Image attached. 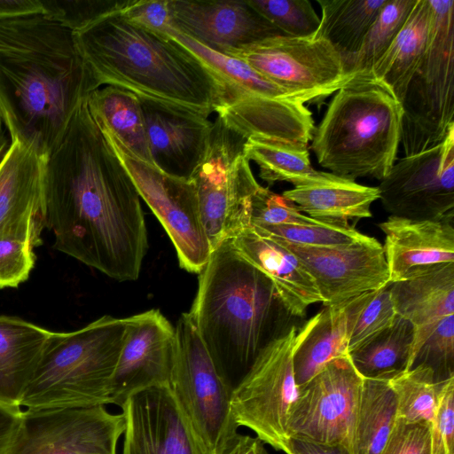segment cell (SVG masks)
Returning <instances> with one entry per match:
<instances>
[{"mask_svg":"<svg viewBox=\"0 0 454 454\" xmlns=\"http://www.w3.org/2000/svg\"><path fill=\"white\" fill-rule=\"evenodd\" d=\"M140 196L86 99L46 160L45 227L54 248L119 280H136L147 251Z\"/></svg>","mask_w":454,"mask_h":454,"instance_id":"cell-1","label":"cell"},{"mask_svg":"<svg viewBox=\"0 0 454 454\" xmlns=\"http://www.w3.org/2000/svg\"><path fill=\"white\" fill-rule=\"evenodd\" d=\"M96 83L74 32L43 14L0 20V116L47 159Z\"/></svg>","mask_w":454,"mask_h":454,"instance_id":"cell-2","label":"cell"},{"mask_svg":"<svg viewBox=\"0 0 454 454\" xmlns=\"http://www.w3.org/2000/svg\"><path fill=\"white\" fill-rule=\"evenodd\" d=\"M74 37L98 89L119 87L207 116L224 103L222 84L196 55L120 12L74 32Z\"/></svg>","mask_w":454,"mask_h":454,"instance_id":"cell-3","label":"cell"},{"mask_svg":"<svg viewBox=\"0 0 454 454\" xmlns=\"http://www.w3.org/2000/svg\"><path fill=\"white\" fill-rule=\"evenodd\" d=\"M189 314L216 369L234 389L294 318L271 280L226 240L200 273Z\"/></svg>","mask_w":454,"mask_h":454,"instance_id":"cell-4","label":"cell"},{"mask_svg":"<svg viewBox=\"0 0 454 454\" xmlns=\"http://www.w3.org/2000/svg\"><path fill=\"white\" fill-rule=\"evenodd\" d=\"M403 108L371 74L354 75L335 92L312 137L320 166L338 176L381 181L395 162Z\"/></svg>","mask_w":454,"mask_h":454,"instance_id":"cell-5","label":"cell"},{"mask_svg":"<svg viewBox=\"0 0 454 454\" xmlns=\"http://www.w3.org/2000/svg\"><path fill=\"white\" fill-rule=\"evenodd\" d=\"M127 328L128 317L106 315L74 332H51L20 406L59 410L110 403Z\"/></svg>","mask_w":454,"mask_h":454,"instance_id":"cell-6","label":"cell"},{"mask_svg":"<svg viewBox=\"0 0 454 454\" xmlns=\"http://www.w3.org/2000/svg\"><path fill=\"white\" fill-rule=\"evenodd\" d=\"M430 4L427 48L401 103L405 156L439 145L454 128V1Z\"/></svg>","mask_w":454,"mask_h":454,"instance_id":"cell-7","label":"cell"},{"mask_svg":"<svg viewBox=\"0 0 454 454\" xmlns=\"http://www.w3.org/2000/svg\"><path fill=\"white\" fill-rule=\"evenodd\" d=\"M247 137L217 114L207 147L190 180L214 250L250 226V204L259 187L244 152Z\"/></svg>","mask_w":454,"mask_h":454,"instance_id":"cell-8","label":"cell"},{"mask_svg":"<svg viewBox=\"0 0 454 454\" xmlns=\"http://www.w3.org/2000/svg\"><path fill=\"white\" fill-rule=\"evenodd\" d=\"M176 329V351L169 387L210 454H223L239 434L232 387L216 369L189 314Z\"/></svg>","mask_w":454,"mask_h":454,"instance_id":"cell-9","label":"cell"},{"mask_svg":"<svg viewBox=\"0 0 454 454\" xmlns=\"http://www.w3.org/2000/svg\"><path fill=\"white\" fill-rule=\"evenodd\" d=\"M232 56L302 104L322 101L354 77L340 53L328 41L315 35L267 38Z\"/></svg>","mask_w":454,"mask_h":454,"instance_id":"cell-10","label":"cell"},{"mask_svg":"<svg viewBox=\"0 0 454 454\" xmlns=\"http://www.w3.org/2000/svg\"><path fill=\"white\" fill-rule=\"evenodd\" d=\"M297 326L273 340L234 388L231 410L239 427L287 454V419L296 397L293 349Z\"/></svg>","mask_w":454,"mask_h":454,"instance_id":"cell-11","label":"cell"},{"mask_svg":"<svg viewBox=\"0 0 454 454\" xmlns=\"http://www.w3.org/2000/svg\"><path fill=\"white\" fill-rule=\"evenodd\" d=\"M103 132L130 176L140 198L168 233L179 265L189 272L200 274L213 249L202 223L193 183L170 176L137 159L114 137Z\"/></svg>","mask_w":454,"mask_h":454,"instance_id":"cell-12","label":"cell"},{"mask_svg":"<svg viewBox=\"0 0 454 454\" xmlns=\"http://www.w3.org/2000/svg\"><path fill=\"white\" fill-rule=\"evenodd\" d=\"M363 380L348 354L330 361L297 387L288 414V437L340 444L352 453Z\"/></svg>","mask_w":454,"mask_h":454,"instance_id":"cell-13","label":"cell"},{"mask_svg":"<svg viewBox=\"0 0 454 454\" xmlns=\"http://www.w3.org/2000/svg\"><path fill=\"white\" fill-rule=\"evenodd\" d=\"M378 189L390 215L454 217V128L439 145L395 162Z\"/></svg>","mask_w":454,"mask_h":454,"instance_id":"cell-14","label":"cell"},{"mask_svg":"<svg viewBox=\"0 0 454 454\" xmlns=\"http://www.w3.org/2000/svg\"><path fill=\"white\" fill-rule=\"evenodd\" d=\"M124 430L123 413L104 405L27 410L12 454H116Z\"/></svg>","mask_w":454,"mask_h":454,"instance_id":"cell-15","label":"cell"},{"mask_svg":"<svg viewBox=\"0 0 454 454\" xmlns=\"http://www.w3.org/2000/svg\"><path fill=\"white\" fill-rule=\"evenodd\" d=\"M269 236L302 263L314 279L325 307L340 306L390 284L384 247L372 237L345 246L315 247Z\"/></svg>","mask_w":454,"mask_h":454,"instance_id":"cell-16","label":"cell"},{"mask_svg":"<svg viewBox=\"0 0 454 454\" xmlns=\"http://www.w3.org/2000/svg\"><path fill=\"white\" fill-rule=\"evenodd\" d=\"M121 408L122 454H210L169 386L137 391Z\"/></svg>","mask_w":454,"mask_h":454,"instance_id":"cell-17","label":"cell"},{"mask_svg":"<svg viewBox=\"0 0 454 454\" xmlns=\"http://www.w3.org/2000/svg\"><path fill=\"white\" fill-rule=\"evenodd\" d=\"M176 351V329L160 310L129 317L111 381L110 403L121 407L137 391L169 386Z\"/></svg>","mask_w":454,"mask_h":454,"instance_id":"cell-18","label":"cell"},{"mask_svg":"<svg viewBox=\"0 0 454 454\" xmlns=\"http://www.w3.org/2000/svg\"><path fill=\"white\" fill-rule=\"evenodd\" d=\"M168 8L172 27L229 56L264 39L284 35L247 1L168 0Z\"/></svg>","mask_w":454,"mask_h":454,"instance_id":"cell-19","label":"cell"},{"mask_svg":"<svg viewBox=\"0 0 454 454\" xmlns=\"http://www.w3.org/2000/svg\"><path fill=\"white\" fill-rule=\"evenodd\" d=\"M45 158L18 139L0 160V239H15L34 247L45 227Z\"/></svg>","mask_w":454,"mask_h":454,"instance_id":"cell-20","label":"cell"},{"mask_svg":"<svg viewBox=\"0 0 454 454\" xmlns=\"http://www.w3.org/2000/svg\"><path fill=\"white\" fill-rule=\"evenodd\" d=\"M153 165L190 179L205 153L213 122L190 108L139 98Z\"/></svg>","mask_w":454,"mask_h":454,"instance_id":"cell-21","label":"cell"},{"mask_svg":"<svg viewBox=\"0 0 454 454\" xmlns=\"http://www.w3.org/2000/svg\"><path fill=\"white\" fill-rule=\"evenodd\" d=\"M378 226L386 237L383 247L390 283L454 263V217L415 220L389 215Z\"/></svg>","mask_w":454,"mask_h":454,"instance_id":"cell-22","label":"cell"},{"mask_svg":"<svg viewBox=\"0 0 454 454\" xmlns=\"http://www.w3.org/2000/svg\"><path fill=\"white\" fill-rule=\"evenodd\" d=\"M231 240L240 256L271 280L292 316L304 317L310 305L322 302L316 283L302 263L271 237L249 226Z\"/></svg>","mask_w":454,"mask_h":454,"instance_id":"cell-23","label":"cell"},{"mask_svg":"<svg viewBox=\"0 0 454 454\" xmlns=\"http://www.w3.org/2000/svg\"><path fill=\"white\" fill-rule=\"evenodd\" d=\"M245 137H262L308 145L315 130L312 113L300 102L242 95L216 112Z\"/></svg>","mask_w":454,"mask_h":454,"instance_id":"cell-24","label":"cell"},{"mask_svg":"<svg viewBox=\"0 0 454 454\" xmlns=\"http://www.w3.org/2000/svg\"><path fill=\"white\" fill-rule=\"evenodd\" d=\"M50 333L23 319L0 316V404L20 407Z\"/></svg>","mask_w":454,"mask_h":454,"instance_id":"cell-25","label":"cell"},{"mask_svg":"<svg viewBox=\"0 0 454 454\" xmlns=\"http://www.w3.org/2000/svg\"><path fill=\"white\" fill-rule=\"evenodd\" d=\"M282 196L315 220L347 224L371 217V206L380 199V192L378 187L333 175L325 182L285 191Z\"/></svg>","mask_w":454,"mask_h":454,"instance_id":"cell-26","label":"cell"},{"mask_svg":"<svg viewBox=\"0 0 454 454\" xmlns=\"http://www.w3.org/2000/svg\"><path fill=\"white\" fill-rule=\"evenodd\" d=\"M389 290L397 315L415 329L436 325L454 315V263L390 283Z\"/></svg>","mask_w":454,"mask_h":454,"instance_id":"cell-27","label":"cell"},{"mask_svg":"<svg viewBox=\"0 0 454 454\" xmlns=\"http://www.w3.org/2000/svg\"><path fill=\"white\" fill-rule=\"evenodd\" d=\"M432 17L430 0H417L403 27L369 74L399 103L427 48Z\"/></svg>","mask_w":454,"mask_h":454,"instance_id":"cell-28","label":"cell"},{"mask_svg":"<svg viewBox=\"0 0 454 454\" xmlns=\"http://www.w3.org/2000/svg\"><path fill=\"white\" fill-rule=\"evenodd\" d=\"M348 328L343 304L325 307L298 329L293 349L297 387L333 359L347 355Z\"/></svg>","mask_w":454,"mask_h":454,"instance_id":"cell-29","label":"cell"},{"mask_svg":"<svg viewBox=\"0 0 454 454\" xmlns=\"http://www.w3.org/2000/svg\"><path fill=\"white\" fill-rule=\"evenodd\" d=\"M90 114L106 133L137 159L153 164L139 98L124 89L106 85L86 98Z\"/></svg>","mask_w":454,"mask_h":454,"instance_id":"cell-30","label":"cell"},{"mask_svg":"<svg viewBox=\"0 0 454 454\" xmlns=\"http://www.w3.org/2000/svg\"><path fill=\"white\" fill-rule=\"evenodd\" d=\"M164 33L196 55L217 78L225 93L224 104L242 95H254L278 100L300 102L286 90L262 75L241 59L213 51L177 31L171 26Z\"/></svg>","mask_w":454,"mask_h":454,"instance_id":"cell-31","label":"cell"},{"mask_svg":"<svg viewBox=\"0 0 454 454\" xmlns=\"http://www.w3.org/2000/svg\"><path fill=\"white\" fill-rule=\"evenodd\" d=\"M244 152L249 161L258 165L260 177L270 185L288 182L294 187L306 186L325 182L333 175L313 168L308 145L248 137Z\"/></svg>","mask_w":454,"mask_h":454,"instance_id":"cell-32","label":"cell"},{"mask_svg":"<svg viewBox=\"0 0 454 454\" xmlns=\"http://www.w3.org/2000/svg\"><path fill=\"white\" fill-rule=\"evenodd\" d=\"M413 325L397 316L387 328L348 352L363 379L390 380L411 368L414 342Z\"/></svg>","mask_w":454,"mask_h":454,"instance_id":"cell-33","label":"cell"},{"mask_svg":"<svg viewBox=\"0 0 454 454\" xmlns=\"http://www.w3.org/2000/svg\"><path fill=\"white\" fill-rule=\"evenodd\" d=\"M387 1L317 0L322 15L314 35L328 41L343 58L348 68Z\"/></svg>","mask_w":454,"mask_h":454,"instance_id":"cell-34","label":"cell"},{"mask_svg":"<svg viewBox=\"0 0 454 454\" xmlns=\"http://www.w3.org/2000/svg\"><path fill=\"white\" fill-rule=\"evenodd\" d=\"M396 418V398L389 381L364 379L352 454H380Z\"/></svg>","mask_w":454,"mask_h":454,"instance_id":"cell-35","label":"cell"},{"mask_svg":"<svg viewBox=\"0 0 454 454\" xmlns=\"http://www.w3.org/2000/svg\"><path fill=\"white\" fill-rule=\"evenodd\" d=\"M389 384L396 398L397 418L432 424L446 382L438 383L429 368L417 365L390 380Z\"/></svg>","mask_w":454,"mask_h":454,"instance_id":"cell-36","label":"cell"},{"mask_svg":"<svg viewBox=\"0 0 454 454\" xmlns=\"http://www.w3.org/2000/svg\"><path fill=\"white\" fill-rule=\"evenodd\" d=\"M417 0H387L350 61L351 75L368 74L403 27Z\"/></svg>","mask_w":454,"mask_h":454,"instance_id":"cell-37","label":"cell"},{"mask_svg":"<svg viewBox=\"0 0 454 454\" xmlns=\"http://www.w3.org/2000/svg\"><path fill=\"white\" fill-rule=\"evenodd\" d=\"M343 307L348 328V353L389 327L398 316L389 284L356 296Z\"/></svg>","mask_w":454,"mask_h":454,"instance_id":"cell-38","label":"cell"},{"mask_svg":"<svg viewBox=\"0 0 454 454\" xmlns=\"http://www.w3.org/2000/svg\"><path fill=\"white\" fill-rule=\"evenodd\" d=\"M253 228L287 242L315 247H339L364 239L353 226L317 221L309 224L268 225Z\"/></svg>","mask_w":454,"mask_h":454,"instance_id":"cell-39","label":"cell"},{"mask_svg":"<svg viewBox=\"0 0 454 454\" xmlns=\"http://www.w3.org/2000/svg\"><path fill=\"white\" fill-rule=\"evenodd\" d=\"M248 4L284 35L307 37L318 28L320 19L309 0H249Z\"/></svg>","mask_w":454,"mask_h":454,"instance_id":"cell-40","label":"cell"},{"mask_svg":"<svg viewBox=\"0 0 454 454\" xmlns=\"http://www.w3.org/2000/svg\"><path fill=\"white\" fill-rule=\"evenodd\" d=\"M417 365L429 368L438 383L454 378V315L441 319L416 348L411 368Z\"/></svg>","mask_w":454,"mask_h":454,"instance_id":"cell-41","label":"cell"},{"mask_svg":"<svg viewBox=\"0 0 454 454\" xmlns=\"http://www.w3.org/2000/svg\"><path fill=\"white\" fill-rule=\"evenodd\" d=\"M131 0H46L41 1L43 15L73 32L113 13L121 12Z\"/></svg>","mask_w":454,"mask_h":454,"instance_id":"cell-42","label":"cell"},{"mask_svg":"<svg viewBox=\"0 0 454 454\" xmlns=\"http://www.w3.org/2000/svg\"><path fill=\"white\" fill-rule=\"evenodd\" d=\"M315 220L282 195L259 185L250 204V226L309 224Z\"/></svg>","mask_w":454,"mask_h":454,"instance_id":"cell-43","label":"cell"},{"mask_svg":"<svg viewBox=\"0 0 454 454\" xmlns=\"http://www.w3.org/2000/svg\"><path fill=\"white\" fill-rule=\"evenodd\" d=\"M35 247L15 239H0V288L17 287L25 282L35 266Z\"/></svg>","mask_w":454,"mask_h":454,"instance_id":"cell-44","label":"cell"},{"mask_svg":"<svg viewBox=\"0 0 454 454\" xmlns=\"http://www.w3.org/2000/svg\"><path fill=\"white\" fill-rule=\"evenodd\" d=\"M380 454H433L431 424L396 418Z\"/></svg>","mask_w":454,"mask_h":454,"instance_id":"cell-45","label":"cell"},{"mask_svg":"<svg viewBox=\"0 0 454 454\" xmlns=\"http://www.w3.org/2000/svg\"><path fill=\"white\" fill-rule=\"evenodd\" d=\"M431 433L433 454H454V378L442 388Z\"/></svg>","mask_w":454,"mask_h":454,"instance_id":"cell-46","label":"cell"},{"mask_svg":"<svg viewBox=\"0 0 454 454\" xmlns=\"http://www.w3.org/2000/svg\"><path fill=\"white\" fill-rule=\"evenodd\" d=\"M120 12L129 21L157 32L164 33L170 26L168 0H131Z\"/></svg>","mask_w":454,"mask_h":454,"instance_id":"cell-47","label":"cell"},{"mask_svg":"<svg viewBox=\"0 0 454 454\" xmlns=\"http://www.w3.org/2000/svg\"><path fill=\"white\" fill-rule=\"evenodd\" d=\"M23 419L20 407L0 404V454H12Z\"/></svg>","mask_w":454,"mask_h":454,"instance_id":"cell-48","label":"cell"},{"mask_svg":"<svg viewBox=\"0 0 454 454\" xmlns=\"http://www.w3.org/2000/svg\"><path fill=\"white\" fill-rule=\"evenodd\" d=\"M287 454H352L340 444H325L289 437Z\"/></svg>","mask_w":454,"mask_h":454,"instance_id":"cell-49","label":"cell"},{"mask_svg":"<svg viewBox=\"0 0 454 454\" xmlns=\"http://www.w3.org/2000/svg\"><path fill=\"white\" fill-rule=\"evenodd\" d=\"M223 454H269L258 437L238 434Z\"/></svg>","mask_w":454,"mask_h":454,"instance_id":"cell-50","label":"cell"},{"mask_svg":"<svg viewBox=\"0 0 454 454\" xmlns=\"http://www.w3.org/2000/svg\"><path fill=\"white\" fill-rule=\"evenodd\" d=\"M11 144V139H8L4 130L0 129V160L8 150Z\"/></svg>","mask_w":454,"mask_h":454,"instance_id":"cell-51","label":"cell"},{"mask_svg":"<svg viewBox=\"0 0 454 454\" xmlns=\"http://www.w3.org/2000/svg\"><path fill=\"white\" fill-rule=\"evenodd\" d=\"M2 129V119H1V116H0V129Z\"/></svg>","mask_w":454,"mask_h":454,"instance_id":"cell-52","label":"cell"}]
</instances>
